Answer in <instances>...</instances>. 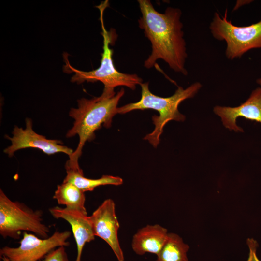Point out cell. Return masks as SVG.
<instances>
[{
	"mask_svg": "<svg viewBox=\"0 0 261 261\" xmlns=\"http://www.w3.org/2000/svg\"><path fill=\"white\" fill-rule=\"evenodd\" d=\"M71 235L69 231H56L49 237L43 239L24 232L19 246L3 247L0 249V257L4 256L10 261H40L55 248L68 246L70 243L67 240Z\"/></svg>",
	"mask_w": 261,
	"mask_h": 261,
	"instance_id": "obj_7",
	"label": "cell"
},
{
	"mask_svg": "<svg viewBox=\"0 0 261 261\" xmlns=\"http://www.w3.org/2000/svg\"><path fill=\"white\" fill-rule=\"evenodd\" d=\"M66 176L63 182L72 183L84 192L92 191L97 187L103 185L118 186L123 184V179L118 176L104 175L98 179H90L84 176L82 170L65 166Z\"/></svg>",
	"mask_w": 261,
	"mask_h": 261,
	"instance_id": "obj_13",
	"label": "cell"
},
{
	"mask_svg": "<svg viewBox=\"0 0 261 261\" xmlns=\"http://www.w3.org/2000/svg\"><path fill=\"white\" fill-rule=\"evenodd\" d=\"M140 86L141 97L140 100L118 107L117 114H124L133 110L149 109L158 111L159 116H152L153 123L155 125L153 130L144 138L156 148L160 142L163 128L169 121L183 122L185 120V116L179 111L178 106L183 101L193 97L202 87V84L197 82L185 89L178 87L175 93L169 97H161L151 93L148 82L142 83Z\"/></svg>",
	"mask_w": 261,
	"mask_h": 261,
	"instance_id": "obj_3",
	"label": "cell"
},
{
	"mask_svg": "<svg viewBox=\"0 0 261 261\" xmlns=\"http://www.w3.org/2000/svg\"><path fill=\"white\" fill-rule=\"evenodd\" d=\"M125 93L121 88L116 93L114 89L104 88L101 96L88 99L77 100L78 107L72 108L69 116L73 118L72 127L67 132V138L77 135L79 143L65 165L75 168H80L78 163L85 143L95 138V132L102 127L111 126L113 117L117 114L118 104Z\"/></svg>",
	"mask_w": 261,
	"mask_h": 261,
	"instance_id": "obj_2",
	"label": "cell"
},
{
	"mask_svg": "<svg viewBox=\"0 0 261 261\" xmlns=\"http://www.w3.org/2000/svg\"><path fill=\"white\" fill-rule=\"evenodd\" d=\"M213 111L221 118L224 127L230 130L243 131L236 124L238 117H243L261 124V87L253 90L246 101L238 106H216Z\"/></svg>",
	"mask_w": 261,
	"mask_h": 261,
	"instance_id": "obj_10",
	"label": "cell"
},
{
	"mask_svg": "<svg viewBox=\"0 0 261 261\" xmlns=\"http://www.w3.org/2000/svg\"><path fill=\"white\" fill-rule=\"evenodd\" d=\"M168 233L166 228L159 224L147 225L133 235L132 248L139 255L146 253L157 255L166 242Z\"/></svg>",
	"mask_w": 261,
	"mask_h": 261,
	"instance_id": "obj_12",
	"label": "cell"
},
{
	"mask_svg": "<svg viewBox=\"0 0 261 261\" xmlns=\"http://www.w3.org/2000/svg\"><path fill=\"white\" fill-rule=\"evenodd\" d=\"M42 217V211L11 200L0 189V234L4 238L19 239L21 231L32 232L43 239L49 237L50 228L44 223Z\"/></svg>",
	"mask_w": 261,
	"mask_h": 261,
	"instance_id": "obj_5",
	"label": "cell"
},
{
	"mask_svg": "<svg viewBox=\"0 0 261 261\" xmlns=\"http://www.w3.org/2000/svg\"><path fill=\"white\" fill-rule=\"evenodd\" d=\"M3 261H10V260L4 256L0 257Z\"/></svg>",
	"mask_w": 261,
	"mask_h": 261,
	"instance_id": "obj_19",
	"label": "cell"
},
{
	"mask_svg": "<svg viewBox=\"0 0 261 261\" xmlns=\"http://www.w3.org/2000/svg\"><path fill=\"white\" fill-rule=\"evenodd\" d=\"M65 247L61 246L55 248L40 261H69Z\"/></svg>",
	"mask_w": 261,
	"mask_h": 261,
	"instance_id": "obj_16",
	"label": "cell"
},
{
	"mask_svg": "<svg viewBox=\"0 0 261 261\" xmlns=\"http://www.w3.org/2000/svg\"><path fill=\"white\" fill-rule=\"evenodd\" d=\"M89 218L95 236L109 245L118 261H124V254L117 234L120 226L114 201L111 199L104 200Z\"/></svg>",
	"mask_w": 261,
	"mask_h": 261,
	"instance_id": "obj_9",
	"label": "cell"
},
{
	"mask_svg": "<svg viewBox=\"0 0 261 261\" xmlns=\"http://www.w3.org/2000/svg\"><path fill=\"white\" fill-rule=\"evenodd\" d=\"M189 249V246L178 235L169 233L155 261H189L187 255Z\"/></svg>",
	"mask_w": 261,
	"mask_h": 261,
	"instance_id": "obj_15",
	"label": "cell"
},
{
	"mask_svg": "<svg viewBox=\"0 0 261 261\" xmlns=\"http://www.w3.org/2000/svg\"><path fill=\"white\" fill-rule=\"evenodd\" d=\"M53 198L58 204L65 205L68 209L87 214L85 192L72 183L63 182L58 185Z\"/></svg>",
	"mask_w": 261,
	"mask_h": 261,
	"instance_id": "obj_14",
	"label": "cell"
},
{
	"mask_svg": "<svg viewBox=\"0 0 261 261\" xmlns=\"http://www.w3.org/2000/svg\"><path fill=\"white\" fill-rule=\"evenodd\" d=\"M141 13L139 27L151 44V54L144 62L150 69L159 59L164 61L174 72L187 75L186 44L181 21L182 12L178 8L168 7L164 13L154 8L150 0L137 1Z\"/></svg>",
	"mask_w": 261,
	"mask_h": 261,
	"instance_id": "obj_1",
	"label": "cell"
},
{
	"mask_svg": "<svg viewBox=\"0 0 261 261\" xmlns=\"http://www.w3.org/2000/svg\"><path fill=\"white\" fill-rule=\"evenodd\" d=\"M26 128L23 129L14 126L13 136L5 135V137L11 142V145L4 150L9 157L14 156L15 151L20 149L33 148L42 150L47 155L63 153L70 157L73 153V149L63 145L58 140L48 139L45 136L36 133L32 129V121L27 118L25 120Z\"/></svg>",
	"mask_w": 261,
	"mask_h": 261,
	"instance_id": "obj_8",
	"label": "cell"
},
{
	"mask_svg": "<svg viewBox=\"0 0 261 261\" xmlns=\"http://www.w3.org/2000/svg\"><path fill=\"white\" fill-rule=\"evenodd\" d=\"M213 36L226 43L225 54L231 60L241 58L253 49L261 48V20L247 26H236L227 20V10L224 16L214 14L209 27Z\"/></svg>",
	"mask_w": 261,
	"mask_h": 261,
	"instance_id": "obj_6",
	"label": "cell"
},
{
	"mask_svg": "<svg viewBox=\"0 0 261 261\" xmlns=\"http://www.w3.org/2000/svg\"><path fill=\"white\" fill-rule=\"evenodd\" d=\"M249 248V255L246 261H261L257 256V248L258 246L257 242L253 238H248L246 240Z\"/></svg>",
	"mask_w": 261,
	"mask_h": 261,
	"instance_id": "obj_17",
	"label": "cell"
},
{
	"mask_svg": "<svg viewBox=\"0 0 261 261\" xmlns=\"http://www.w3.org/2000/svg\"><path fill=\"white\" fill-rule=\"evenodd\" d=\"M256 82L258 84H259L261 87V78H258L256 80Z\"/></svg>",
	"mask_w": 261,
	"mask_h": 261,
	"instance_id": "obj_18",
	"label": "cell"
},
{
	"mask_svg": "<svg viewBox=\"0 0 261 261\" xmlns=\"http://www.w3.org/2000/svg\"><path fill=\"white\" fill-rule=\"evenodd\" d=\"M52 216L57 219H63L71 225L77 246L75 261H81L84 247L87 243L95 239L92 227L87 214L58 206L49 209Z\"/></svg>",
	"mask_w": 261,
	"mask_h": 261,
	"instance_id": "obj_11",
	"label": "cell"
},
{
	"mask_svg": "<svg viewBox=\"0 0 261 261\" xmlns=\"http://www.w3.org/2000/svg\"><path fill=\"white\" fill-rule=\"evenodd\" d=\"M108 0L102 1L96 7L100 11V20L101 21L103 38V52L100 66L96 69L90 71H83L73 67L68 59L67 53L63 54L65 65L63 71L67 73L74 72L75 74L71 78L72 82L81 84L85 81L95 82L100 81L104 85V88L115 89L118 86H125L132 90H135L136 86L140 85L143 80L136 74L122 73L116 68L112 56L113 50L110 47L113 41V35L111 31H107L105 27L103 14L105 9L108 6Z\"/></svg>",
	"mask_w": 261,
	"mask_h": 261,
	"instance_id": "obj_4",
	"label": "cell"
}]
</instances>
